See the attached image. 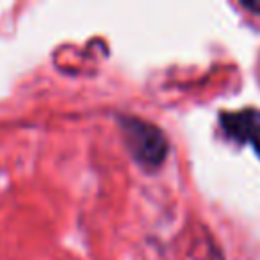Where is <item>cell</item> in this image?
<instances>
[{"instance_id":"cell-2","label":"cell","mask_w":260,"mask_h":260,"mask_svg":"<svg viewBox=\"0 0 260 260\" xmlns=\"http://www.w3.org/2000/svg\"><path fill=\"white\" fill-rule=\"evenodd\" d=\"M219 124L225 136L236 142H248L260 156V110L246 108L238 112H221Z\"/></svg>"},{"instance_id":"cell-3","label":"cell","mask_w":260,"mask_h":260,"mask_svg":"<svg viewBox=\"0 0 260 260\" xmlns=\"http://www.w3.org/2000/svg\"><path fill=\"white\" fill-rule=\"evenodd\" d=\"M244 8H248V10H252V12H260V2L258 0H252V2H248V0H242L240 2Z\"/></svg>"},{"instance_id":"cell-1","label":"cell","mask_w":260,"mask_h":260,"mask_svg":"<svg viewBox=\"0 0 260 260\" xmlns=\"http://www.w3.org/2000/svg\"><path fill=\"white\" fill-rule=\"evenodd\" d=\"M118 122H120L124 144L132 154V158L146 169L160 167L169 152V144L162 130L134 116H122L118 118Z\"/></svg>"}]
</instances>
